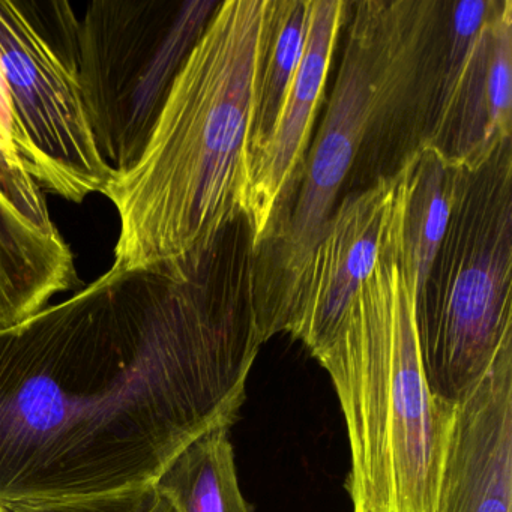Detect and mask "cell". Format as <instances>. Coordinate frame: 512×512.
<instances>
[{"mask_svg": "<svg viewBox=\"0 0 512 512\" xmlns=\"http://www.w3.org/2000/svg\"><path fill=\"white\" fill-rule=\"evenodd\" d=\"M254 256L227 239L175 271L110 268L0 328V505L157 482L232 427L263 344Z\"/></svg>", "mask_w": 512, "mask_h": 512, "instance_id": "cell-1", "label": "cell"}, {"mask_svg": "<svg viewBox=\"0 0 512 512\" xmlns=\"http://www.w3.org/2000/svg\"><path fill=\"white\" fill-rule=\"evenodd\" d=\"M275 0L220 2L167 95L145 151L113 173L115 271H166L245 217L251 133Z\"/></svg>", "mask_w": 512, "mask_h": 512, "instance_id": "cell-2", "label": "cell"}, {"mask_svg": "<svg viewBox=\"0 0 512 512\" xmlns=\"http://www.w3.org/2000/svg\"><path fill=\"white\" fill-rule=\"evenodd\" d=\"M442 2H352L334 91L280 241L256 254L265 281V329L299 280L359 160L421 148L433 107Z\"/></svg>", "mask_w": 512, "mask_h": 512, "instance_id": "cell-3", "label": "cell"}, {"mask_svg": "<svg viewBox=\"0 0 512 512\" xmlns=\"http://www.w3.org/2000/svg\"><path fill=\"white\" fill-rule=\"evenodd\" d=\"M428 388L457 404L512 338V143L467 170L416 299Z\"/></svg>", "mask_w": 512, "mask_h": 512, "instance_id": "cell-4", "label": "cell"}, {"mask_svg": "<svg viewBox=\"0 0 512 512\" xmlns=\"http://www.w3.org/2000/svg\"><path fill=\"white\" fill-rule=\"evenodd\" d=\"M220 2L95 0L80 19V88L115 173L142 157L170 88Z\"/></svg>", "mask_w": 512, "mask_h": 512, "instance_id": "cell-5", "label": "cell"}, {"mask_svg": "<svg viewBox=\"0 0 512 512\" xmlns=\"http://www.w3.org/2000/svg\"><path fill=\"white\" fill-rule=\"evenodd\" d=\"M80 19L65 0H0V64L41 190L82 203L113 170L94 139L79 71Z\"/></svg>", "mask_w": 512, "mask_h": 512, "instance_id": "cell-6", "label": "cell"}, {"mask_svg": "<svg viewBox=\"0 0 512 512\" xmlns=\"http://www.w3.org/2000/svg\"><path fill=\"white\" fill-rule=\"evenodd\" d=\"M406 164L332 212L299 280L281 302L274 335L287 332L311 353L340 322L364 281L370 278L391 235L403 193Z\"/></svg>", "mask_w": 512, "mask_h": 512, "instance_id": "cell-7", "label": "cell"}, {"mask_svg": "<svg viewBox=\"0 0 512 512\" xmlns=\"http://www.w3.org/2000/svg\"><path fill=\"white\" fill-rule=\"evenodd\" d=\"M352 2L311 0L310 26L301 65L268 145L251 166L245 221L251 251L260 253L284 235L304 178L311 130L325 94L332 56Z\"/></svg>", "mask_w": 512, "mask_h": 512, "instance_id": "cell-8", "label": "cell"}, {"mask_svg": "<svg viewBox=\"0 0 512 512\" xmlns=\"http://www.w3.org/2000/svg\"><path fill=\"white\" fill-rule=\"evenodd\" d=\"M512 338L455 404L434 512H511Z\"/></svg>", "mask_w": 512, "mask_h": 512, "instance_id": "cell-9", "label": "cell"}, {"mask_svg": "<svg viewBox=\"0 0 512 512\" xmlns=\"http://www.w3.org/2000/svg\"><path fill=\"white\" fill-rule=\"evenodd\" d=\"M512 133V2L497 0L442 124L425 145L475 170ZM424 145V146H425Z\"/></svg>", "mask_w": 512, "mask_h": 512, "instance_id": "cell-10", "label": "cell"}, {"mask_svg": "<svg viewBox=\"0 0 512 512\" xmlns=\"http://www.w3.org/2000/svg\"><path fill=\"white\" fill-rule=\"evenodd\" d=\"M80 286L76 257L59 229H41L0 185V328L34 316Z\"/></svg>", "mask_w": 512, "mask_h": 512, "instance_id": "cell-11", "label": "cell"}, {"mask_svg": "<svg viewBox=\"0 0 512 512\" xmlns=\"http://www.w3.org/2000/svg\"><path fill=\"white\" fill-rule=\"evenodd\" d=\"M406 164L401 257L416 278L419 292L445 236L467 170L427 145L407 155Z\"/></svg>", "mask_w": 512, "mask_h": 512, "instance_id": "cell-12", "label": "cell"}, {"mask_svg": "<svg viewBox=\"0 0 512 512\" xmlns=\"http://www.w3.org/2000/svg\"><path fill=\"white\" fill-rule=\"evenodd\" d=\"M230 427L187 446L157 479L178 512H251L239 488Z\"/></svg>", "mask_w": 512, "mask_h": 512, "instance_id": "cell-13", "label": "cell"}, {"mask_svg": "<svg viewBox=\"0 0 512 512\" xmlns=\"http://www.w3.org/2000/svg\"><path fill=\"white\" fill-rule=\"evenodd\" d=\"M311 0H275L268 49L257 89L251 157L263 151L277 125L287 92L301 65L310 26ZM253 166V164H251Z\"/></svg>", "mask_w": 512, "mask_h": 512, "instance_id": "cell-14", "label": "cell"}, {"mask_svg": "<svg viewBox=\"0 0 512 512\" xmlns=\"http://www.w3.org/2000/svg\"><path fill=\"white\" fill-rule=\"evenodd\" d=\"M0 185L14 205L44 230H58L46 197L32 178V154L20 127L13 98L0 64Z\"/></svg>", "mask_w": 512, "mask_h": 512, "instance_id": "cell-15", "label": "cell"}, {"mask_svg": "<svg viewBox=\"0 0 512 512\" xmlns=\"http://www.w3.org/2000/svg\"><path fill=\"white\" fill-rule=\"evenodd\" d=\"M10 512H178L157 482L92 496L7 506Z\"/></svg>", "mask_w": 512, "mask_h": 512, "instance_id": "cell-16", "label": "cell"}, {"mask_svg": "<svg viewBox=\"0 0 512 512\" xmlns=\"http://www.w3.org/2000/svg\"><path fill=\"white\" fill-rule=\"evenodd\" d=\"M0 512H10V509H8L7 506L0 505Z\"/></svg>", "mask_w": 512, "mask_h": 512, "instance_id": "cell-17", "label": "cell"}]
</instances>
